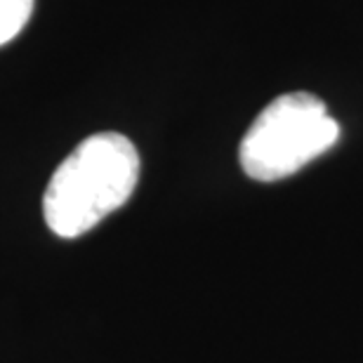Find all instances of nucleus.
<instances>
[{
	"instance_id": "nucleus-1",
	"label": "nucleus",
	"mask_w": 363,
	"mask_h": 363,
	"mask_svg": "<svg viewBox=\"0 0 363 363\" xmlns=\"http://www.w3.org/2000/svg\"><path fill=\"white\" fill-rule=\"evenodd\" d=\"M140 182V154L121 133L83 140L52 172L43 215L52 234L76 238L123 208Z\"/></svg>"
},
{
	"instance_id": "nucleus-2",
	"label": "nucleus",
	"mask_w": 363,
	"mask_h": 363,
	"mask_svg": "<svg viewBox=\"0 0 363 363\" xmlns=\"http://www.w3.org/2000/svg\"><path fill=\"white\" fill-rule=\"evenodd\" d=\"M337 140L340 125L323 99L311 92H288L264 106L248 128L238 161L250 179L279 182L323 156Z\"/></svg>"
},
{
	"instance_id": "nucleus-3",
	"label": "nucleus",
	"mask_w": 363,
	"mask_h": 363,
	"mask_svg": "<svg viewBox=\"0 0 363 363\" xmlns=\"http://www.w3.org/2000/svg\"><path fill=\"white\" fill-rule=\"evenodd\" d=\"M33 0H0V45L10 43L26 26Z\"/></svg>"
}]
</instances>
